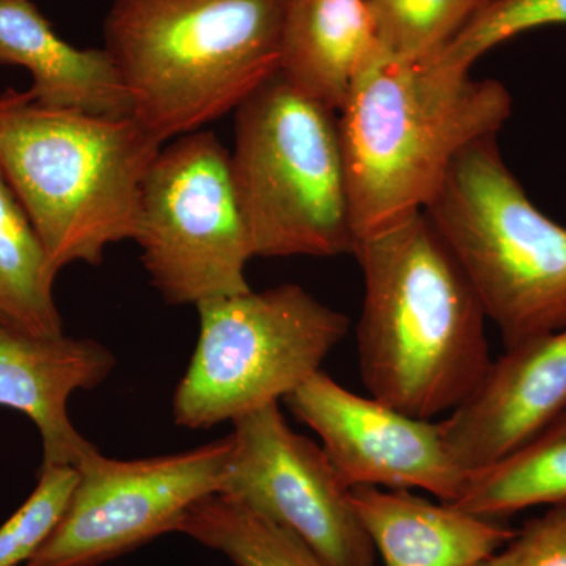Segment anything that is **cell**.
<instances>
[{
  "label": "cell",
  "mask_w": 566,
  "mask_h": 566,
  "mask_svg": "<svg viewBox=\"0 0 566 566\" xmlns=\"http://www.w3.org/2000/svg\"><path fill=\"white\" fill-rule=\"evenodd\" d=\"M364 279L357 349L370 397L431 420L452 412L490 368L486 314L423 212L354 248Z\"/></svg>",
  "instance_id": "obj_1"
},
{
  "label": "cell",
  "mask_w": 566,
  "mask_h": 566,
  "mask_svg": "<svg viewBox=\"0 0 566 566\" xmlns=\"http://www.w3.org/2000/svg\"><path fill=\"white\" fill-rule=\"evenodd\" d=\"M510 115L502 82L379 55L338 118L356 244L423 212L458 155L497 136Z\"/></svg>",
  "instance_id": "obj_2"
},
{
  "label": "cell",
  "mask_w": 566,
  "mask_h": 566,
  "mask_svg": "<svg viewBox=\"0 0 566 566\" xmlns=\"http://www.w3.org/2000/svg\"><path fill=\"white\" fill-rule=\"evenodd\" d=\"M289 0H114L104 50L133 118L166 142L234 112L279 73Z\"/></svg>",
  "instance_id": "obj_3"
},
{
  "label": "cell",
  "mask_w": 566,
  "mask_h": 566,
  "mask_svg": "<svg viewBox=\"0 0 566 566\" xmlns=\"http://www.w3.org/2000/svg\"><path fill=\"white\" fill-rule=\"evenodd\" d=\"M161 148L133 117L48 106L29 91L0 93V170L57 274L102 264L109 245L134 241L142 186Z\"/></svg>",
  "instance_id": "obj_4"
},
{
  "label": "cell",
  "mask_w": 566,
  "mask_h": 566,
  "mask_svg": "<svg viewBox=\"0 0 566 566\" xmlns=\"http://www.w3.org/2000/svg\"><path fill=\"white\" fill-rule=\"evenodd\" d=\"M505 349L566 327V227L538 210L499 150L469 145L423 210Z\"/></svg>",
  "instance_id": "obj_5"
},
{
  "label": "cell",
  "mask_w": 566,
  "mask_h": 566,
  "mask_svg": "<svg viewBox=\"0 0 566 566\" xmlns=\"http://www.w3.org/2000/svg\"><path fill=\"white\" fill-rule=\"evenodd\" d=\"M335 112L281 74L234 111L232 180L253 256H337L356 245Z\"/></svg>",
  "instance_id": "obj_6"
},
{
  "label": "cell",
  "mask_w": 566,
  "mask_h": 566,
  "mask_svg": "<svg viewBox=\"0 0 566 566\" xmlns=\"http://www.w3.org/2000/svg\"><path fill=\"white\" fill-rule=\"evenodd\" d=\"M199 340L175 389L174 422L210 430L279 403L322 370L348 334L345 314L294 283L197 305Z\"/></svg>",
  "instance_id": "obj_7"
},
{
  "label": "cell",
  "mask_w": 566,
  "mask_h": 566,
  "mask_svg": "<svg viewBox=\"0 0 566 566\" xmlns=\"http://www.w3.org/2000/svg\"><path fill=\"white\" fill-rule=\"evenodd\" d=\"M134 243L166 303L199 305L249 292L251 238L232 180L230 151L214 133L163 147L142 186Z\"/></svg>",
  "instance_id": "obj_8"
},
{
  "label": "cell",
  "mask_w": 566,
  "mask_h": 566,
  "mask_svg": "<svg viewBox=\"0 0 566 566\" xmlns=\"http://www.w3.org/2000/svg\"><path fill=\"white\" fill-rule=\"evenodd\" d=\"M232 436L185 452L115 460L92 452L57 527L25 566H102L177 534L197 502L218 494Z\"/></svg>",
  "instance_id": "obj_9"
},
{
  "label": "cell",
  "mask_w": 566,
  "mask_h": 566,
  "mask_svg": "<svg viewBox=\"0 0 566 566\" xmlns=\"http://www.w3.org/2000/svg\"><path fill=\"white\" fill-rule=\"evenodd\" d=\"M219 493L273 521L327 566H374L375 546L323 447L296 433L279 403L234 420Z\"/></svg>",
  "instance_id": "obj_10"
},
{
  "label": "cell",
  "mask_w": 566,
  "mask_h": 566,
  "mask_svg": "<svg viewBox=\"0 0 566 566\" xmlns=\"http://www.w3.org/2000/svg\"><path fill=\"white\" fill-rule=\"evenodd\" d=\"M318 436L349 488L422 490L453 504L468 474L446 444L441 424L405 415L338 385L323 370L283 398Z\"/></svg>",
  "instance_id": "obj_11"
},
{
  "label": "cell",
  "mask_w": 566,
  "mask_h": 566,
  "mask_svg": "<svg viewBox=\"0 0 566 566\" xmlns=\"http://www.w3.org/2000/svg\"><path fill=\"white\" fill-rule=\"evenodd\" d=\"M566 412V327L505 349L474 392L442 420L446 444L479 471L542 433Z\"/></svg>",
  "instance_id": "obj_12"
},
{
  "label": "cell",
  "mask_w": 566,
  "mask_h": 566,
  "mask_svg": "<svg viewBox=\"0 0 566 566\" xmlns=\"http://www.w3.org/2000/svg\"><path fill=\"white\" fill-rule=\"evenodd\" d=\"M117 360L93 338L39 337L0 326V406L39 428L43 464L77 468L96 447L70 420L71 395L102 386Z\"/></svg>",
  "instance_id": "obj_13"
},
{
  "label": "cell",
  "mask_w": 566,
  "mask_h": 566,
  "mask_svg": "<svg viewBox=\"0 0 566 566\" xmlns=\"http://www.w3.org/2000/svg\"><path fill=\"white\" fill-rule=\"evenodd\" d=\"M353 501L386 566H479L516 535L502 521L409 490L353 488Z\"/></svg>",
  "instance_id": "obj_14"
},
{
  "label": "cell",
  "mask_w": 566,
  "mask_h": 566,
  "mask_svg": "<svg viewBox=\"0 0 566 566\" xmlns=\"http://www.w3.org/2000/svg\"><path fill=\"white\" fill-rule=\"evenodd\" d=\"M0 65L28 71L29 92L48 106L133 117L132 99L109 52L66 43L31 0H0Z\"/></svg>",
  "instance_id": "obj_15"
},
{
  "label": "cell",
  "mask_w": 566,
  "mask_h": 566,
  "mask_svg": "<svg viewBox=\"0 0 566 566\" xmlns=\"http://www.w3.org/2000/svg\"><path fill=\"white\" fill-rule=\"evenodd\" d=\"M367 0H289L279 74L312 102L340 112L379 57Z\"/></svg>",
  "instance_id": "obj_16"
},
{
  "label": "cell",
  "mask_w": 566,
  "mask_h": 566,
  "mask_svg": "<svg viewBox=\"0 0 566 566\" xmlns=\"http://www.w3.org/2000/svg\"><path fill=\"white\" fill-rule=\"evenodd\" d=\"M566 504V412L542 433L494 461L471 472L453 506L502 521L534 509Z\"/></svg>",
  "instance_id": "obj_17"
},
{
  "label": "cell",
  "mask_w": 566,
  "mask_h": 566,
  "mask_svg": "<svg viewBox=\"0 0 566 566\" xmlns=\"http://www.w3.org/2000/svg\"><path fill=\"white\" fill-rule=\"evenodd\" d=\"M55 277L35 227L0 170V326L39 337L62 335Z\"/></svg>",
  "instance_id": "obj_18"
},
{
  "label": "cell",
  "mask_w": 566,
  "mask_h": 566,
  "mask_svg": "<svg viewBox=\"0 0 566 566\" xmlns=\"http://www.w3.org/2000/svg\"><path fill=\"white\" fill-rule=\"evenodd\" d=\"M177 534L222 554L234 566H327L293 532L222 494L192 505Z\"/></svg>",
  "instance_id": "obj_19"
},
{
  "label": "cell",
  "mask_w": 566,
  "mask_h": 566,
  "mask_svg": "<svg viewBox=\"0 0 566 566\" xmlns=\"http://www.w3.org/2000/svg\"><path fill=\"white\" fill-rule=\"evenodd\" d=\"M490 0H367L379 54L416 62L444 50Z\"/></svg>",
  "instance_id": "obj_20"
},
{
  "label": "cell",
  "mask_w": 566,
  "mask_h": 566,
  "mask_svg": "<svg viewBox=\"0 0 566 566\" xmlns=\"http://www.w3.org/2000/svg\"><path fill=\"white\" fill-rule=\"evenodd\" d=\"M566 25V0H490L433 61L446 69L471 71L488 51L523 33Z\"/></svg>",
  "instance_id": "obj_21"
},
{
  "label": "cell",
  "mask_w": 566,
  "mask_h": 566,
  "mask_svg": "<svg viewBox=\"0 0 566 566\" xmlns=\"http://www.w3.org/2000/svg\"><path fill=\"white\" fill-rule=\"evenodd\" d=\"M77 483L73 465H41L39 483L0 526V566L28 564L57 527Z\"/></svg>",
  "instance_id": "obj_22"
},
{
  "label": "cell",
  "mask_w": 566,
  "mask_h": 566,
  "mask_svg": "<svg viewBox=\"0 0 566 566\" xmlns=\"http://www.w3.org/2000/svg\"><path fill=\"white\" fill-rule=\"evenodd\" d=\"M479 566H566V504L527 521L504 547Z\"/></svg>",
  "instance_id": "obj_23"
}]
</instances>
